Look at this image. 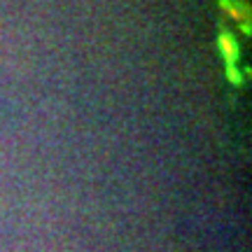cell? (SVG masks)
Returning <instances> with one entry per match:
<instances>
[{"instance_id": "obj_1", "label": "cell", "mask_w": 252, "mask_h": 252, "mask_svg": "<svg viewBox=\"0 0 252 252\" xmlns=\"http://www.w3.org/2000/svg\"><path fill=\"white\" fill-rule=\"evenodd\" d=\"M220 54L224 59V65H238L241 63V47L231 33H222L220 35Z\"/></svg>"}, {"instance_id": "obj_2", "label": "cell", "mask_w": 252, "mask_h": 252, "mask_svg": "<svg viewBox=\"0 0 252 252\" xmlns=\"http://www.w3.org/2000/svg\"><path fill=\"white\" fill-rule=\"evenodd\" d=\"M224 77L229 80L231 87H243L248 82V72L241 68V63L238 65H224Z\"/></svg>"}]
</instances>
